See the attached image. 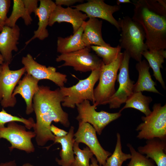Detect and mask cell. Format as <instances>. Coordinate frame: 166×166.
<instances>
[{
	"label": "cell",
	"mask_w": 166,
	"mask_h": 166,
	"mask_svg": "<svg viewBox=\"0 0 166 166\" xmlns=\"http://www.w3.org/2000/svg\"><path fill=\"white\" fill-rule=\"evenodd\" d=\"M63 99L60 88L52 90L49 87L39 86L33 99L36 120L33 128L38 146H43L49 141H54L55 136L50 130L52 122L69 127V115L61 106Z\"/></svg>",
	"instance_id": "6da1fadb"
},
{
	"label": "cell",
	"mask_w": 166,
	"mask_h": 166,
	"mask_svg": "<svg viewBox=\"0 0 166 166\" xmlns=\"http://www.w3.org/2000/svg\"><path fill=\"white\" fill-rule=\"evenodd\" d=\"M134 6L132 18L142 28L148 50L166 49V1L138 0Z\"/></svg>",
	"instance_id": "7a4b0ae2"
},
{
	"label": "cell",
	"mask_w": 166,
	"mask_h": 166,
	"mask_svg": "<svg viewBox=\"0 0 166 166\" xmlns=\"http://www.w3.org/2000/svg\"><path fill=\"white\" fill-rule=\"evenodd\" d=\"M121 33L119 45L136 61L142 60V53L148 50L144 42L145 34L142 27L128 16L117 21Z\"/></svg>",
	"instance_id": "3957f363"
},
{
	"label": "cell",
	"mask_w": 166,
	"mask_h": 166,
	"mask_svg": "<svg viewBox=\"0 0 166 166\" xmlns=\"http://www.w3.org/2000/svg\"><path fill=\"white\" fill-rule=\"evenodd\" d=\"M100 69L92 71L88 77L79 80L74 85L68 87H60V90L63 97L62 105L65 107L74 109L77 105L86 100L92 101L94 104V87L99 79Z\"/></svg>",
	"instance_id": "277c9868"
},
{
	"label": "cell",
	"mask_w": 166,
	"mask_h": 166,
	"mask_svg": "<svg viewBox=\"0 0 166 166\" xmlns=\"http://www.w3.org/2000/svg\"><path fill=\"white\" fill-rule=\"evenodd\" d=\"M123 56V53L121 52L112 62L108 65L103 62L101 66L99 83L93 91L94 104L97 106L107 104L110 98L115 93V83Z\"/></svg>",
	"instance_id": "5b68a950"
},
{
	"label": "cell",
	"mask_w": 166,
	"mask_h": 166,
	"mask_svg": "<svg viewBox=\"0 0 166 166\" xmlns=\"http://www.w3.org/2000/svg\"><path fill=\"white\" fill-rule=\"evenodd\" d=\"M152 111L147 116H142L143 122L137 127V137L147 140L154 138L166 139V105L155 104Z\"/></svg>",
	"instance_id": "8992f818"
},
{
	"label": "cell",
	"mask_w": 166,
	"mask_h": 166,
	"mask_svg": "<svg viewBox=\"0 0 166 166\" xmlns=\"http://www.w3.org/2000/svg\"><path fill=\"white\" fill-rule=\"evenodd\" d=\"M76 106L78 113L76 119L78 121L79 124H90L99 135L101 134L105 127L121 115L119 112L115 113L104 111L97 112L96 110L97 106L94 104L91 105L90 101L87 100Z\"/></svg>",
	"instance_id": "52a82bcc"
},
{
	"label": "cell",
	"mask_w": 166,
	"mask_h": 166,
	"mask_svg": "<svg viewBox=\"0 0 166 166\" xmlns=\"http://www.w3.org/2000/svg\"><path fill=\"white\" fill-rule=\"evenodd\" d=\"M16 122H10L6 127L0 128V139H5L10 143L11 146L8 148L10 152L16 148L27 153L34 152L35 148L32 139L35 137V132L27 131L25 126Z\"/></svg>",
	"instance_id": "ba28073f"
},
{
	"label": "cell",
	"mask_w": 166,
	"mask_h": 166,
	"mask_svg": "<svg viewBox=\"0 0 166 166\" xmlns=\"http://www.w3.org/2000/svg\"><path fill=\"white\" fill-rule=\"evenodd\" d=\"M90 46L79 50L57 56V62L64 61V63L58 66H70L76 71L86 72L100 68L103 62L101 59L90 52Z\"/></svg>",
	"instance_id": "9c48e42d"
},
{
	"label": "cell",
	"mask_w": 166,
	"mask_h": 166,
	"mask_svg": "<svg viewBox=\"0 0 166 166\" xmlns=\"http://www.w3.org/2000/svg\"><path fill=\"white\" fill-rule=\"evenodd\" d=\"M123 53V57L117 78L119 87L107 102L111 109L120 108L133 93L134 81L130 79L129 72V62L131 57L125 51Z\"/></svg>",
	"instance_id": "30bf717a"
},
{
	"label": "cell",
	"mask_w": 166,
	"mask_h": 166,
	"mask_svg": "<svg viewBox=\"0 0 166 166\" xmlns=\"http://www.w3.org/2000/svg\"><path fill=\"white\" fill-rule=\"evenodd\" d=\"M9 64L4 62L0 74V103L3 108L13 107L17 103L16 97H12L13 91L22 75L26 72L25 68L11 70Z\"/></svg>",
	"instance_id": "8fae6325"
},
{
	"label": "cell",
	"mask_w": 166,
	"mask_h": 166,
	"mask_svg": "<svg viewBox=\"0 0 166 166\" xmlns=\"http://www.w3.org/2000/svg\"><path fill=\"white\" fill-rule=\"evenodd\" d=\"M74 137L75 141L86 145L95 156L100 166L104 165L107 158L112 154L102 147L97 137L96 131L88 123L79 124Z\"/></svg>",
	"instance_id": "7c38bea8"
},
{
	"label": "cell",
	"mask_w": 166,
	"mask_h": 166,
	"mask_svg": "<svg viewBox=\"0 0 166 166\" xmlns=\"http://www.w3.org/2000/svg\"><path fill=\"white\" fill-rule=\"evenodd\" d=\"M22 63L24 65L26 73L39 81L44 79L49 80L60 88L64 86L67 81L66 75L57 72L56 69L53 67H47L39 64L29 53L22 57Z\"/></svg>",
	"instance_id": "4fadbf2b"
},
{
	"label": "cell",
	"mask_w": 166,
	"mask_h": 166,
	"mask_svg": "<svg viewBox=\"0 0 166 166\" xmlns=\"http://www.w3.org/2000/svg\"><path fill=\"white\" fill-rule=\"evenodd\" d=\"M81 11L85 12L88 18H100L105 20L121 30L118 22L113 14L121 9L120 5H110L103 0H89L88 2L72 6Z\"/></svg>",
	"instance_id": "5bb4252c"
},
{
	"label": "cell",
	"mask_w": 166,
	"mask_h": 166,
	"mask_svg": "<svg viewBox=\"0 0 166 166\" xmlns=\"http://www.w3.org/2000/svg\"><path fill=\"white\" fill-rule=\"evenodd\" d=\"M88 18L85 14L76 8H65L57 6L50 16L48 26H52L56 22H67L72 24L73 33H75Z\"/></svg>",
	"instance_id": "9a60e30c"
},
{
	"label": "cell",
	"mask_w": 166,
	"mask_h": 166,
	"mask_svg": "<svg viewBox=\"0 0 166 166\" xmlns=\"http://www.w3.org/2000/svg\"><path fill=\"white\" fill-rule=\"evenodd\" d=\"M20 29L16 25L13 27L5 26L0 33V52L4 62L10 63L12 58V52H17L18 49Z\"/></svg>",
	"instance_id": "2e32d148"
},
{
	"label": "cell",
	"mask_w": 166,
	"mask_h": 166,
	"mask_svg": "<svg viewBox=\"0 0 166 166\" xmlns=\"http://www.w3.org/2000/svg\"><path fill=\"white\" fill-rule=\"evenodd\" d=\"M40 5L38 7L35 15L38 18V27L34 31L33 36L25 42L28 45L33 40L38 38L43 40L49 36V34L46 28L48 25L50 16L56 5L51 0H40Z\"/></svg>",
	"instance_id": "e0dca14e"
},
{
	"label": "cell",
	"mask_w": 166,
	"mask_h": 166,
	"mask_svg": "<svg viewBox=\"0 0 166 166\" xmlns=\"http://www.w3.org/2000/svg\"><path fill=\"white\" fill-rule=\"evenodd\" d=\"M39 81L31 75L26 73L21 80H20L12 94V97H15L17 94H20L25 100L26 108V113L29 115L34 112L32 100L35 94L38 91Z\"/></svg>",
	"instance_id": "ac0fdd59"
},
{
	"label": "cell",
	"mask_w": 166,
	"mask_h": 166,
	"mask_svg": "<svg viewBox=\"0 0 166 166\" xmlns=\"http://www.w3.org/2000/svg\"><path fill=\"white\" fill-rule=\"evenodd\" d=\"M137 151L152 160L156 166H166V139L156 138L147 140L146 144L138 147Z\"/></svg>",
	"instance_id": "d6986e66"
},
{
	"label": "cell",
	"mask_w": 166,
	"mask_h": 166,
	"mask_svg": "<svg viewBox=\"0 0 166 166\" xmlns=\"http://www.w3.org/2000/svg\"><path fill=\"white\" fill-rule=\"evenodd\" d=\"M103 22L97 18H90L85 23L82 39L86 47L92 45L110 46L103 39L101 29Z\"/></svg>",
	"instance_id": "ffe728a7"
},
{
	"label": "cell",
	"mask_w": 166,
	"mask_h": 166,
	"mask_svg": "<svg viewBox=\"0 0 166 166\" xmlns=\"http://www.w3.org/2000/svg\"><path fill=\"white\" fill-rule=\"evenodd\" d=\"M74 128L71 126L68 134L62 137H55L54 144L59 143L61 147L60 152V159L56 158L55 160L61 166H72L74 160L73 146L74 142Z\"/></svg>",
	"instance_id": "44dd1931"
},
{
	"label": "cell",
	"mask_w": 166,
	"mask_h": 166,
	"mask_svg": "<svg viewBox=\"0 0 166 166\" xmlns=\"http://www.w3.org/2000/svg\"><path fill=\"white\" fill-rule=\"evenodd\" d=\"M135 67L139 76L137 81L134 84L133 93L146 91L162 95L155 87L156 84L151 77L148 62L145 60L138 62Z\"/></svg>",
	"instance_id": "7402d4cb"
},
{
	"label": "cell",
	"mask_w": 166,
	"mask_h": 166,
	"mask_svg": "<svg viewBox=\"0 0 166 166\" xmlns=\"http://www.w3.org/2000/svg\"><path fill=\"white\" fill-rule=\"evenodd\" d=\"M81 26L73 35L63 38L58 37L57 41V51L61 54L69 53L83 49L86 46L82 39L85 23Z\"/></svg>",
	"instance_id": "603a6c76"
},
{
	"label": "cell",
	"mask_w": 166,
	"mask_h": 166,
	"mask_svg": "<svg viewBox=\"0 0 166 166\" xmlns=\"http://www.w3.org/2000/svg\"><path fill=\"white\" fill-rule=\"evenodd\" d=\"M142 55L147 60L150 67L152 69L153 76L156 80L165 90L166 87L161 74L160 69L163 68L162 64L164 62V59L166 58V50L161 49L151 51L148 50L144 52Z\"/></svg>",
	"instance_id": "cb8c5ba5"
},
{
	"label": "cell",
	"mask_w": 166,
	"mask_h": 166,
	"mask_svg": "<svg viewBox=\"0 0 166 166\" xmlns=\"http://www.w3.org/2000/svg\"><path fill=\"white\" fill-rule=\"evenodd\" d=\"M152 101L151 97L143 95L141 92L133 93L126 101L125 105L119 112L121 113L125 109L132 108L140 111L147 116L151 113L149 105Z\"/></svg>",
	"instance_id": "d4e9b609"
},
{
	"label": "cell",
	"mask_w": 166,
	"mask_h": 166,
	"mask_svg": "<svg viewBox=\"0 0 166 166\" xmlns=\"http://www.w3.org/2000/svg\"><path fill=\"white\" fill-rule=\"evenodd\" d=\"M13 2L12 11L10 17L8 18L5 26L10 27L15 26L17 21L20 18L24 20L26 25L31 24L32 19L31 15L26 11L23 0H14Z\"/></svg>",
	"instance_id": "484cf974"
},
{
	"label": "cell",
	"mask_w": 166,
	"mask_h": 166,
	"mask_svg": "<svg viewBox=\"0 0 166 166\" xmlns=\"http://www.w3.org/2000/svg\"><path fill=\"white\" fill-rule=\"evenodd\" d=\"M117 140L115 148L113 153L106 160L105 164L102 166H122L123 163L130 159V154L123 152L122 150L121 136L117 133Z\"/></svg>",
	"instance_id": "4316f807"
},
{
	"label": "cell",
	"mask_w": 166,
	"mask_h": 166,
	"mask_svg": "<svg viewBox=\"0 0 166 166\" xmlns=\"http://www.w3.org/2000/svg\"><path fill=\"white\" fill-rule=\"evenodd\" d=\"M90 47L98 57L102 58L103 62L105 65L109 64L113 61L121 52V49L119 45L116 47L94 45H91Z\"/></svg>",
	"instance_id": "83f0119b"
},
{
	"label": "cell",
	"mask_w": 166,
	"mask_h": 166,
	"mask_svg": "<svg viewBox=\"0 0 166 166\" xmlns=\"http://www.w3.org/2000/svg\"><path fill=\"white\" fill-rule=\"evenodd\" d=\"M79 143L75 141L73 146L74 160L72 166H90L89 160L94 155L89 148L86 146L83 149H81Z\"/></svg>",
	"instance_id": "f1b7e54d"
},
{
	"label": "cell",
	"mask_w": 166,
	"mask_h": 166,
	"mask_svg": "<svg viewBox=\"0 0 166 166\" xmlns=\"http://www.w3.org/2000/svg\"><path fill=\"white\" fill-rule=\"evenodd\" d=\"M127 145L131 155L130 160L127 166H156L152 160L136 151L131 144L128 143Z\"/></svg>",
	"instance_id": "f546056e"
},
{
	"label": "cell",
	"mask_w": 166,
	"mask_h": 166,
	"mask_svg": "<svg viewBox=\"0 0 166 166\" xmlns=\"http://www.w3.org/2000/svg\"><path fill=\"white\" fill-rule=\"evenodd\" d=\"M12 121L21 122L28 129L33 128L35 124L34 119L32 117L26 119L13 116L2 109V111H0V128L5 126V124Z\"/></svg>",
	"instance_id": "4dcf8cb0"
},
{
	"label": "cell",
	"mask_w": 166,
	"mask_h": 166,
	"mask_svg": "<svg viewBox=\"0 0 166 166\" xmlns=\"http://www.w3.org/2000/svg\"><path fill=\"white\" fill-rule=\"evenodd\" d=\"M10 3V0H0V32L5 25Z\"/></svg>",
	"instance_id": "1f68e13d"
},
{
	"label": "cell",
	"mask_w": 166,
	"mask_h": 166,
	"mask_svg": "<svg viewBox=\"0 0 166 166\" xmlns=\"http://www.w3.org/2000/svg\"><path fill=\"white\" fill-rule=\"evenodd\" d=\"M25 9L28 13L31 15L34 13L35 15L38 8V0H23Z\"/></svg>",
	"instance_id": "d6a6232c"
},
{
	"label": "cell",
	"mask_w": 166,
	"mask_h": 166,
	"mask_svg": "<svg viewBox=\"0 0 166 166\" xmlns=\"http://www.w3.org/2000/svg\"><path fill=\"white\" fill-rule=\"evenodd\" d=\"M50 130L53 134L57 137H62L66 136L68 132L65 130L59 128L52 124L50 127Z\"/></svg>",
	"instance_id": "836d02e7"
},
{
	"label": "cell",
	"mask_w": 166,
	"mask_h": 166,
	"mask_svg": "<svg viewBox=\"0 0 166 166\" xmlns=\"http://www.w3.org/2000/svg\"><path fill=\"white\" fill-rule=\"evenodd\" d=\"M83 1L81 0H56L55 3L57 6L64 5L69 7L77 2H82Z\"/></svg>",
	"instance_id": "e575fe53"
},
{
	"label": "cell",
	"mask_w": 166,
	"mask_h": 166,
	"mask_svg": "<svg viewBox=\"0 0 166 166\" xmlns=\"http://www.w3.org/2000/svg\"><path fill=\"white\" fill-rule=\"evenodd\" d=\"M0 166H17L15 160H12L0 163Z\"/></svg>",
	"instance_id": "d590c367"
},
{
	"label": "cell",
	"mask_w": 166,
	"mask_h": 166,
	"mask_svg": "<svg viewBox=\"0 0 166 166\" xmlns=\"http://www.w3.org/2000/svg\"><path fill=\"white\" fill-rule=\"evenodd\" d=\"M91 164L90 166H100L96 158L93 157L91 159Z\"/></svg>",
	"instance_id": "8d00e7d4"
},
{
	"label": "cell",
	"mask_w": 166,
	"mask_h": 166,
	"mask_svg": "<svg viewBox=\"0 0 166 166\" xmlns=\"http://www.w3.org/2000/svg\"><path fill=\"white\" fill-rule=\"evenodd\" d=\"M125 3H132L130 0H117V5H120V4Z\"/></svg>",
	"instance_id": "74e56055"
},
{
	"label": "cell",
	"mask_w": 166,
	"mask_h": 166,
	"mask_svg": "<svg viewBox=\"0 0 166 166\" xmlns=\"http://www.w3.org/2000/svg\"><path fill=\"white\" fill-rule=\"evenodd\" d=\"M4 62V60L2 55L0 53V65H2Z\"/></svg>",
	"instance_id": "f35d334b"
},
{
	"label": "cell",
	"mask_w": 166,
	"mask_h": 166,
	"mask_svg": "<svg viewBox=\"0 0 166 166\" xmlns=\"http://www.w3.org/2000/svg\"><path fill=\"white\" fill-rule=\"evenodd\" d=\"M22 166H35L30 163H26L24 164Z\"/></svg>",
	"instance_id": "ab89813d"
},
{
	"label": "cell",
	"mask_w": 166,
	"mask_h": 166,
	"mask_svg": "<svg viewBox=\"0 0 166 166\" xmlns=\"http://www.w3.org/2000/svg\"><path fill=\"white\" fill-rule=\"evenodd\" d=\"M2 70V66L0 65V74Z\"/></svg>",
	"instance_id": "60d3db41"
}]
</instances>
